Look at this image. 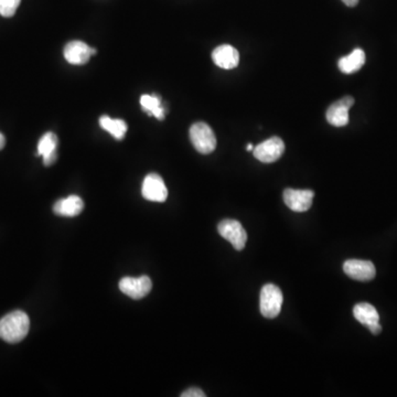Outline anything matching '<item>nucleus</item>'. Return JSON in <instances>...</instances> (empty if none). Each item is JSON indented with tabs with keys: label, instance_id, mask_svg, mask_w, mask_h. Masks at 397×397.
Returning <instances> with one entry per match:
<instances>
[{
	"label": "nucleus",
	"instance_id": "f257e3e1",
	"mask_svg": "<svg viewBox=\"0 0 397 397\" xmlns=\"http://www.w3.org/2000/svg\"><path fill=\"white\" fill-rule=\"evenodd\" d=\"M30 329V319L21 310L11 312L0 320V338L8 343L24 340Z\"/></svg>",
	"mask_w": 397,
	"mask_h": 397
},
{
	"label": "nucleus",
	"instance_id": "f03ea898",
	"mask_svg": "<svg viewBox=\"0 0 397 397\" xmlns=\"http://www.w3.org/2000/svg\"><path fill=\"white\" fill-rule=\"evenodd\" d=\"M190 140L196 152L209 155L217 148V137L211 127L206 123H196L190 128Z\"/></svg>",
	"mask_w": 397,
	"mask_h": 397
},
{
	"label": "nucleus",
	"instance_id": "7ed1b4c3",
	"mask_svg": "<svg viewBox=\"0 0 397 397\" xmlns=\"http://www.w3.org/2000/svg\"><path fill=\"white\" fill-rule=\"evenodd\" d=\"M284 297L279 287L274 284H267L262 288L260 297V309L263 317L274 319L281 314Z\"/></svg>",
	"mask_w": 397,
	"mask_h": 397
},
{
	"label": "nucleus",
	"instance_id": "20e7f679",
	"mask_svg": "<svg viewBox=\"0 0 397 397\" xmlns=\"http://www.w3.org/2000/svg\"><path fill=\"white\" fill-rule=\"evenodd\" d=\"M219 234L232 244L236 250H242L248 242V233L236 220H223L217 225Z\"/></svg>",
	"mask_w": 397,
	"mask_h": 397
},
{
	"label": "nucleus",
	"instance_id": "39448f33",
	"mask_svg": "<svg viewBox=\"0 0 397 397\" xmlns=\"http://www.w3.org/2000/svg\"><path fill=\"white\" fill-rule=\"evenodd\" d=\"M284 152V142L279 137L275 136L254 147L253 154L254 157L261 163H271L277 161Z\"/></svg>",
	"mask_w": 397,
	"mask_h": 397
},
{
	"label": "nucleus",
	"instance_id": "423d86ee",
	"mask_svg": "<svg viewBox=\"0 0 397 397\" xmlns=\"http://www.w3.org/2000/svg\"><path fill=\"white\" fill-rule=\"evenodd\" d=\"M152 279L148 276L124 277L119 281V289L132 300H142L152 292Z\"/></svg>",
	"mask_w": 397,
	"mask_h": 397
},
{
	"label": "nucleus",
	"instance_id": "0eeeda50",
	"mask_svg": "<svg viewBox=\"0 0 397 397\" xmlns=\"http://www.w3.org/2000/svg\"><path fill=\"white\" fill-rule=\"evenodd\" d=\"M142 194L148 201L165 202L168 198L165 181L157 173H149L142 182Z\"/></svg>",
	"mask_w": 397,
	"mask_h": 397
},
{
	"label": "nucleus",
	"instance_id": "6e6552de",
	"mask_svg": "<svg viewBox=\"0 0 397 397\" xmlns=\"http://www.w3.org/2000/svg\"><path fill=\"white\" fill-rule=\"evenodd\" d=\"M354 105V98L352 96H344L339 101L329 106L325 117L329 124L335 127H343L348 125L349 111Z\"/></svg>",
	"mask_w": 397,
	"mask_h": 397
},
{
	"label": "nucleus",
	"instance_id": "1a4fd4ad",
	"mask_svg": "<svg viewBox=\"0 0 397 397\" xmlns=\"http://www.w3.org/2000/svg\"><path fill=\"white\" fill-rule=\"evenodd\" d=\"M343 271L350 278L358 281H372L377 275L374 264L362 260H348L343 264Z\"/></svg>",
	"mask_w": 397,
	"mask_h": 397
},
{
	"label": "nucleus",
	"instance_id": "9d476101",
	"mask_svg": "<svg viewBox=\"0 0 397 397\" xmlns=\"http://www.w3.org/2000/svg\"><path fill=\"white\" fill-rule=\"evenodd\" d=\"M315 192L312 190H295L286 189L284 191V201L287 207L294 212H306L311 208Z\"/></svg>",
	"mask_w": 397,
	"mask_h": 397
},
{
	"label": "nucleus",
	"instance_id": "9b49d317",
	"mask_svg": "<svg viewBox=\"0 0 397 397\" xmlns=\"http://www.w3.org/2000/svg\"><path fill=\"white\" fill-rule=\"evenodd\" d=\"M354 315L358 323L369 328V330L373 335L381 333L382 327L379 325V312L374 306L368 302L356 304V307L354 308Z\"/></svg>",
	"mask_w": 397,
	"mask_h": 397
},
{
	"label": "nucleus",
	"instance_id": "f8f14e48",
	"mask_svg": "<svg viewBox=\"0 0 397 397\" xmlns=\"http://www.w3.org/2000/svg\"><path fill=\"white\" fill-rule=\"evenodd\" d=\"M96 50L82 41L69 42L65 48V58L67 62L73 65H83L90 61V57L95 55Z\"/></svg>",
	"mask_w": 397,
	"mask_h": 397
},
{
	"label": "nucleus",
	"instance_id": "ddd939ff",
	"mask_svg": "<svg viewBox=\"0 0 397 397\" xmlns=\"http://www.w3.org/2000/svg\"><path fill=\"white\" fill-rule=\"evenodd\" d=\"M212 60L221 69L231 70L240 63V53L230 44H223L212 52Z\"/></svg>",
	"mask_w": 397,
	"mask_h": 397
},
{
	"label": "nucleus",
	"instance_id": "4468645a",
	"mask_svg": "<svg viewBox=\"0 0 397 397\" xmlns=\"http://www.w3.org/2000/svg\"><path fill=\"white\" fill-rule=\"evenodd\" d=\"M58 142L59 140L55 133H46L40 138L38 144V156H41L44 166L49 167L57 161Z\"/></svg>",
	"mask_w": 397,
	"mask_h": 397
},
{
	"label": "nucleus",
	"instance_id": "2eb2a0df",
	"mask_svg": "<svg viewBox=\"0 0 397 397\" xmlns=\"http://www.w3.org/2000/svg\"><path fill=\"white\" fill-rule=\"evenodd\" d=\"M84 209L82 198L78 196H70L67 198H60L53 206V212L60 217H78Z\"/></svg>",
	"mask_w": 397,
	"mask_h": 397
},
{
	"label": "nucleus",
	"instance_id": "dca6fc26",
	"mask_svg": "<svg viewBox=\"0 0 397 397\" xmlns=\"http://www.w3.org/2000/svg\"><path fill=\"white\" fill-rule=\"evenodd\" d=\"M364 63H365V53L362 49H356L346 57L341 58L338 65L341 72L351 74L360 70Z\"/></svg>",
	"mask_w": 397,
	"mask_h": 397
},
{
	"label": "nucleus",
	"instance_id": "f3484780",
	"mask_svg": "<svg viewBox=\"0 0 397 397\" xmlns=\"http://www.w3.org/2000/svg\"><path fill=\"white\" fill-rule=\"evenodd\" d=\"M100 126L117 140H124L127 129H128L126 121L123 119H111L107 115H104L100 119Z\"/></svg>",
	"mask_w": 397,
	"mask_h": 397
},
{
	"label": "nucleus",
	"instance_id": "a211bd4d",
	"mask_svg": "<svg viewBox=\"0 0 397 397\" xmlns=\"http://www.w3.org/2000/svg\"><path fill=\"white\" fill-rule=\"evenodd\" d=\"M140 105H142V111L146 112L150 116H155L159 121L165 119L166 109L161 105V98L160 96L156 95H142L140 97Z\"/></svg>",
	"mask_w": 397,
	"mask_h": 397
},
{
	"label": "nucleus",
	"instance_id": "6ab92c4d",
	"mask_svg": "<svg viewBox=\"0 0 397 397\" xmlns=\"http://www.w3.org/2000/svg\"><path fill=\"white\" fill-rule=\"evenodd\" d=\"M21 0H0V15L5 18H11L18 9Z\"/></svg>",
	"mask_w": 397,
	"mask_h": 397
},
{
	"label": "nucleus",
	"instance_id": "aec40b11",
	"mask_svg": "<svg viewBox=\"0 0 397 397\" xmlns=\"http://www.w3.org/2000/svg\"><path fill=\"white\" fill-rule=\"evenodd\" d=\"M181 397H206L203 391L198 387H191L181 394Z\"/></svg>",
	"mask_w": 397,
	"mask_h": 397
},
{
	"label": "nucleus",
	"instance_id": "412c9836",
	"mask_svg": "<svg viewBox=\"0 0 397 397\" xmlns=\"http://www.w3.org/2000/svg\"><path fill=\"white\" fill-rule=\"evenodd\" d=\"M342 3L348 7H356L358 4V0H342Z\"/></svg>",
	"mask_w": 397,
	"mask_h": 397
},
{
	"label": "nucleus",
	"instance_id": "4be33fe9",
	"mask_svg": "<svg viewBox=\"0 0 397 397\" xmlns=\"http://www.w3.org/2000/svg\"><path fill=\"white\" fill-rule=\"evenodd\" d=\"M6 144V138L1 133H0V150L3 149L5 147Z\"/></svg>",
	"mask_w": 397,
	"mask_h": 397
},
{
	"label": "nucleus",
	"instance_id": "5701e85b",
	"mask_svg": "<svg viewBox=\"0 0 397 397\" xmlns=\"http://www.w3.org/2000/svg\"><path fill=\"white\" fill-rule=\"evenodd\" d=\"M246 149H248V152H253V150H254L253 144H248V146H246Z\"/></svg>",
	"mask_w": 397,
	"mask_h": 397
}]
</instances>
